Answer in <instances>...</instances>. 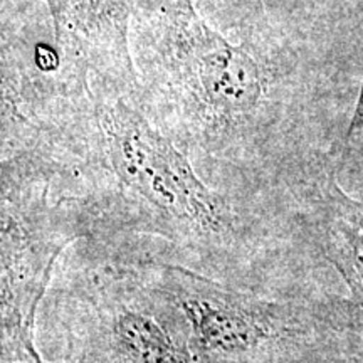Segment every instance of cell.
Segmentation results:
<instances>
[{
  "instance_id": "obj_1",
  "label": "cell",
  "mask_w": 363,
  "mask_h": 363,
  "mask_svg": "<svg viewBox=\"0 0 363 363\" xmlns=\"http://www.w3.org/2000/svg\"><path fill=\"white\" fill-rule=\"evenodd\" d=\"M138 89L86 76L88 128L57 140L67 172L88 182L78 197L91 216L89 240L110 261L182 266L247 291L286 293L279 281L293 234L206 184Z\"/></svg>"
},
{
  "instance_id": "obj_2",
  "label": "cell",
  "mask_w": 363,
  "mask_h": 363,
  "mask_svg": "<svg viewBox=\"0 0 363 363\" xmlns=\"http://www.w3.org/2000/svg\"><path fill=\"white\" fill-rule=\"evenodd\" d=\"M131 30L158 125L187 153L264 172L276 158L281 74L262 39L234 43L194 0H140Z\"/></svg>"
},
{
  "instance_id": "obj_3",
  "label": "cell",
  "mask_w": 363,
  "mask_h": 363,
  "mask_svg": "<svg viewBox=\"0 0 363 363\" xmlns=\"http://www.w3.org/2000/svg\"><path fill=\"white\" fill-rule=\"evenodd\" d=\"M61 162L45 140L2 138V347H35L34 325L54 264L71 242L91 239V217L78 195L49 202Z\"/></svg>"
},
{
  "instance_id": "obj_4",
  "label": "cell",
  "mask_w": 363,
  "mask_h": 363,
  "mask_svg": "<svg viewBox=\"0 0 363 363\" xmlns=\"http://www.w3.org/2000/svg\"><path fill=\"white\" fill-rule=\"evenodd\" d=\"M138 266L179 306L201 363L274 362L320 333L335 308V298L262 294L182 266Z\"/></svg>"
},
{
  "instance_id": "obj_5",
  "label": "cell",
  "mask_w": 363,
  "mask_h": 363,
  "mask_svg": "<svg viewBox=\"0 0 363 363\" xmlns=\"http://www.w3.org/2000/svg\"><path fill=\"white\" fill-rule=\"evenodd\" d=\"M59 310L69 357L83 363H201L179 306L133 262L81 272Z\"/></svg>"
},
{
  "instance_id": "obj_6",
  "label": "cell",
  "mask_w": 363,
  "mask_h": 363,
  "mask_svg": "<svg viewBox=\"0 0 363 363\" xmlns=\"http://www.w3.org/2000/svg\"><path fill=\"white\" fill-rule=\"evenodd\" d=\"M54 39L78 59L84 76L138 88L131 27L140 0H45Z\"/></svg>"
},
{
  "instance_id": "obj_7",
  "label": "cell",
  "mask_w": 363,
  "mask_h": 363,
  "mask_svg": "<svg viewBox=\"0 0 363 363\" xmlns=\"http://www.w3.org/2000/svg\"><path fill=\"white\" fill-rule=\"evenodd\" d=\"M301 227L342 276L352 301L363 308V201L345 192L335 169L325 170L313 184Z\"/></svg>"
},
{
  "instance_id": "obj_8",
  "label": "cell",
  "mask_w": 363,
  "mask_h": 363,
  "mask_svg": "<svg viewBox=\"0 0 363 363\" xmlns=\"http://www.w3.org/2000/svg\"><path fill=\"white\" fill-rule=\"evenodd\" d=\"M271 363H363V308L337 298L320 333Z\"/></svg>"
},
{
  "instance_id": "obj_9",
  "label": "cell",
  "mask_w": 363,
  "mask_h": 363,
  "mask_svg": "<svg viewBox=\"0 0 363 363\" xmlns=\"http://www.w3.org/2000/svg\"><path fill=\"white\" fill-rule=\"evenodd\" d=\"M352 153L363 155V76L355 110H353L350 125L343 140V157L352 155Z\"/></svg>"
},
{
  "instance_id": "obj_10",
  "label": "cell",
  "mask_w": 363,
  "mask_h": 363,
  "mask_svg": "<svg viewBox=\"0 0 363 363\" xmlns=\"http://www.w3.org/2000/svg\"><path fill=\"white\" fill-rule=\"evenodd\" d=\"M0 363H48L43 360L35 347H2ZM65 363H83L78 358L69 357Z\"/></svg>"
},
{
  "instance_id": "obj_11",
  "label": "cell",
  "mask_w": 363,
  "mask_h": 363,
  "mask_svg": "<svg viewBox=\"0 0 363 363\" xmlns=\"http://www.w3.org/2000/svg\"><path fill=\"white\" fill-rule=\"evenodd\" d=\"M242 2L251 9L252 13H259L264 11V0H242Z\"/></svg>"
}]
</instances>
